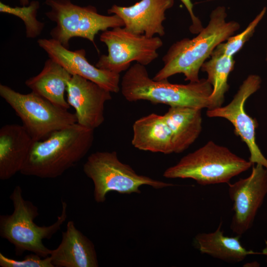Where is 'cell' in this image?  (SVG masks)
Wrapping results in <instances>:
<instances>
[{"label": "cell", "mask_w": 267, "mask_h": 267, "mask_svg": "<svg viewBox=\"0 0 267 267\" xmlns=\"http://www.w3.org/2000/svg\"><path fill=\"white\" fill-rule=\"evenodd\" d=\"M224 6L214 9L205 28L192 38H185L174 43L163 57V67L152 78L155 81L168 79L177 74H182L185 80H200L199 71L206 59L221 43L225 41L240 28L234 21H227Z\"/></svg>", "instance_id": "cell-1"}, {"label": "cell", "mask_w": 267, "mask_h": 267, "mask_svg": "<svg viewBox=\"0 0 267 267\" xmlns=\"http://www.w3.org/2000/svg\"><path fill=\"white\" fill-rule=\"evenodd\" d=\"M94 130L77 123L33 141L20 173L41 178H54L79 162L93 142Z\"/></svg>", "instance_id": "cell-2"}, {"label": "cell", "mask_w": 267, "mask_h": 267, "mask_svg": "<svg viewBox=\"0 0 267 267\" xmlns=\"http://www.w3.org/2000/svg\"><path fill=\"white\" fill-rule=\"evenodd\" d=\"M120 89L128 101L148 100L171 106L208 108L213 87L207 79L186 85L170 83L168 79L155 81L145 66L136 63L123 75Z\"/></svg>", "instance_id": "cell-3"}, {"label": "cell", "mask_w": 267, "mask_h": 267, "mask_svg": "<svg viewBox=\"0 0 267 267\" xmlns=\"http://www.w3.org/2000/svg\"><path fill=\"white\" fill-rule=\"evenodd\" d=\"M13 211L10 215L0 216V235L14 247L17 256L25 251L37 254L42 258L49 256L51 249L43 244L44 239H49L60 229L67 218V204L62 200L61 214L55 222L49 226H39L34 220L39 216L37 206L24 199L23 190L16 186L9 197Z\"/></svg>", "instance_id": "cell-4"}, {"label": "cell", "mask_w": 267, "mask_h": 267, "mask_svg": "<svg viewBox=\"0 0 267 267\" xmlns=\"http://www.w3.org/2000/svg\"><path fill=\"white\" fill-rule=\"evenodd\" d=\"M253 165L249 160L238 156L227 147L209 141L167 169L163 176L168 178H191L201 185L228 184L233 178Z\"/></svg>", "instance_id": "cell-5"}, {"label": "cell", "mask_w": 267, "mask_h": 267, "mask_svg": "<svg viewBox=\"0 0 267 267\" xmlns=\"http://www.w3.org/2000/svg\"><path fill=\"white\" fill-rule=\"evenodd\" d=\"M85 174L93 182V197L97 203H103L107 194L140 193L139 187L147 185L161 189L174 184L137 174L129 165L118 158L116 151H97L91 154L83 166Z\"/></svg>", "instance_id": "cell-6"}, {"label": "cell", "mask_w": 267, "mask_h": 267, "mask_svg": "<svg viewBox=\"0 0 267 267\" xmlns=\"http://www.w3.org/2000/svg\"><path fill=\"white\" fill-rule=\"evenodd\" d=\"M45 3L51 8L45 15L56 24L50 32L51 39L66 48L72 38L87 39L95 44V36L99 31L124 26L117 15L100 14L91 5L80 6L70 0H46Z\"/></svg>", "instance_id": "cell-7"}, {"label": "cell", "mask_w": 267, "mask_h": 267, "mask_svg": "<svg viewBox=\"0 0 267 267\" xmlns=\"http://www.w3.org/2000/svg\"><path fill=\"white\" fill-rule=\"evenodd\" d=\"M0 96L12 107L33 141L77 123L75 114L31 91L23 94L0 85Z\"/></svg>", "instance_id": "cell-8"}, {"label": "cell", "mask_w": 267, "mask_h": 267, "mask_svg": "<svg viewBox=\"0 0 267 267\" xmlns=\"http://www.w3.org/2000/svg\"><path fill=\"white\" fill-rule=\"evenodd\" d=\"M100 41L107 47V55H102L95 64L100 69L120 74L127 71L133 61L146 66L158 57L163 45L158 37L136 35L119 27L100 34Z\"/></svg>", "instance_id": "cell-9"}, {"label": "cell", "mask_w": 267, "mask_h": 267, "mask_svg": "<svg viewBox=\"0 0 267 267\" xmlns=\"http://www.w3.org/2000/svg\"><path fill=\"white\" fill-rule=\"evenodd\" d=\"M261 78L251 74L242 82L232 100L224 106L207 110L210 118H222L229 121L234 133L246 144L250 153L249 161L253 164H260L267 169V159L264 156L256 143V130L258 126L255 119L246 112L245 104L248 98L261 88Z\"/></svg>", "instance_id": "cell-10"}, {"label": "cell", "mask_w": 267, "mask_h": 267, "mask_svg": "<svg viewBox=\"0 0 267 267\" xmlns=\"http://www.w3.org/2000/svg\"><path fill=\"white\" fill-rule=\"evenodd\" d=\"M228 185L233 213L230 228L241 236L252 226L267 194V169L262 165L253 164L249 176Z\"/></svg>", "instance_id": "cell-11"}, {"label": "cell", "mask_w": 267, "mask_h": 267, "mask_svg": "<svg viewBox=\"0 0 267 267\" xmlns=\"http://www.w3.org/2000/svg\"><path fill=\"white\" fill-rule=\"evenodd\" d=\"M67 102L75 110L77 123L94 130L104 120L106 102L112 99L111 92L78 75H72L67 88Z\"/></svg>", "instance_id": "cell-12"}, {"label": "cell", "mask_w": 267, "mask_h": 267, "mask_svg": "<svg viewBox=\"0 0 267 267\" xmlns=\"http://www.w3.org/2000/svg\"><path fill=\"white\" fill-rule=\"evenodd\" d=\"M40 47L51 58L65 68L72 75H76L98 84L111 92L120 90V74L100 69L87 60L86 50H70L52 39H40Z\"/></svg>", "instance_id": "cell-13"}, {"label": "cell", "mask_w": 267, "mask_h": 267, "mask_svg": "<svg viewBox=\"0 0 267 267\" xmlns=\"http://www.w3.org/2000/svg\"><path fill=\"white\" fill-rule=\"evenodd\" d=\"M174 3V0H141L130 6L114 4L107 12L119 16L124 27L132 33L148 37L163 36L165 34L163 25L165 13Z\"/></svg>", "instance_id": "cell-14"}, {"label": "cell", "mask_w": 267, "mask_h": 267, "mask_svg": "<svg viewBox=\"0 0 267 267\" xmlns=\"http://www.w3.org/2000/svg\"><path fill=\"white\" fill-rule=\"evenodd\" d=\"M49 257L54 267H97L98 262L92 242L78 229L72 221L67 223L58 246Z\"/></svg>", "instance_id": "cell-15"}, {"label": "cell", "mask_w": 267, "mask_h": 267, "mask_svg": "<svg viewBox=\"0 0 267 267\" xmlns=\"http://www.w3.org/2000/svg\"><path fill=\"white\" fill-rule=\"evenodd\" d=\"M33 140L22 125L8 124L0 129V179L7 180L20 172Z\"/></svg>", "instance_id": "cell-16"}, {"label": "cell", "mask_w": 267, "mask_h": 267, "mask_svg": "<svg viewBox=\"0 0 267 267\" xmlns=\"http://www.w3.org/2000/svg\"><path fill=\"white\" fill-rule=\"evenodd\" d=\"M133 145L141 150L164 154L174 153L172 135L163 115L152 113L134 122Z\"/></svg>", "instance_id": "cell-17"}, {"label": "cell", "mask_w": 267, "mask_h": 267, "mask_svg": "<svg viewBox=\"0 0 267 267\" xmlns=\"http://www.w3.org/2000/svg\"><path fill=\"white\" fill-rule=\"evenodd\" d=\"M221 220L214 232L199 233L194 237V245L201 253L229 263L242 262L249 255L262 254V252L246 249L239 235H224Z\"/></svg>", "instance_id": "cell-18"}, {"label": "cell", "mask_w": 267, "mask_h": 267, "mask_svg": "<svg viewBox=\"0 0 267 267\" xmlns=\"http://www.w3.org/2000/svg\"><path fill=\"white\" fill-rule=\"evenodd\" d=\"M72 76L59 64L49 58L41 72L27 79L25 83L32 91L57 106L68 109L70 106L65 100L64 94Z\"/></svg>", "instance_id": "cell-19"}, {"label": "cell", "mask_w": 267, "mask_h": 267, "mask_svg": "<svg viewBox=\"0 0 267 267\" xmlns=\"http://www.w3.org/2000/svg\"><path fill=\"white\" fill-rule=\"evenodd\" d=\"M201 109L171 106L163 115L172 135L174 153L186 150L199 136L202 130Z\"/></svg>", "instance_id": "cell-20"}, {"label": "cell", "mask_w": 267, "mask_h": 267, "mask_svg": "<svg viewBox=\"0 0 267 267\" xmlns=\"http://www.w3.org/2000/svg\"><path fill=\"white\" fill-rule=\"evenodd\" d=\"M235 63L233 56L212 53L210 59L203 64L201 70L207 73V79L213 87L207 110L222 106L229 88L228 78Z\"/></svg>", "instance_id": "cell-21"}, {"label": "cell", "mask_w": 267, "mask_h": 267, "mask_svg": "<svg viewBox=\"0 0 267 267\" xmlns=\"http://www.w3.org/2000/svg\"><path fill=\"white\" fill-rule=\"evenodd\" d=\"M40 7L38 1L33 0L28 5L11 6L0 2V12L15 15L24 23L27 38H35L42 33L44 24L37 19V12Z\"/></svg>", "instance_id": "cell-22"}, {"label": "cell", "mask_w": 267, "mask_h": 267, "mask_svg": "<svg viewBox=\"0 0 267 267\" xmlns=\"http://www.w3.org/2000/svg\"><path fill=\"white\" fill-rule=\"evenodd\" d=\"M267 9L264 7L247 27L240 33L232 35L219 44L212 53L233 56L253 35L256 28L265 15Z\"/></svg>", "instance_id": "cell-23"}, {"label": "cell", "mask_w": 267, "mask_h": 267, "mask_svg": "<svg viewBox=\"0 0 267 267\" xmlns=\"http://www.w3.org/2000/svg\"><path fill=\"white\" fill-rule=\"evenodd\" d=\"M0 266L1 267H54L49 256L42 258L36 254L27 255L22 260L9 258L0 253Z\"/></svg>", "instance_id": "cell-24"}, {"label": "cell", "mask_w": 267, "mask_h": 267, "mask_svg": "<svg viewBox=\"0 0 267 267\" xmlns=\"http://www.w3.org/2000/svg\"><path fill=\"white\" fill-rule=\"evenodd\" d=\"M187 10L192 21V24L189 30L192 34H198L204 28L199 19L196 17L193 12V5L191 0H180Z\"/></svg>", "instance_id": "cell-25"}, {"label": "cell", "mask_w": 267, "mask_h": 267, "mask_svg": "<svg viewBox=\"0 0 267 267\" xmlns=\"http://www.w3.org/2000/svg\"><path fill=\"white\" fill-rule=\"evenodd\" d=\"M262 255H264L266 257V263L267 265V239L265 240V247L262 252Z\"/></svg>", "instance_id": "cell-26"}, {"label": "cell", "mask_w": 267, "mask_h": 267, "mask_svg": "<svg viewBox=\"0 0 267 267\" xmlns=\"http://www.w3.org/2000/svg\"><path fill=\"white\" fill-rule=\"evenodd\" d=\"M22 6H26L29 4V0H19Z\"/></svg>", "instance_id": "cell-27"}, {"label": "cell", "mask_w": 267, "mask_h": 267, "mask_svg": "<svg viewBox=\"0 0 267 267\" xmlns=\"http://www.w3.org/2000/svg\"><path fill=\"white\" fill-rule=\"evenodd\" d=\"M266 61L267 62V55H266Z\"/></svg>", "instance_id": "cell-28"}]
</instances>
